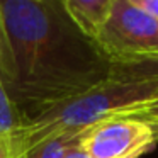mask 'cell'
Returning a JSON list of instances; mask_svg holds the SVG:
<instances>
[{"instance_id": "1", "label": "cell", "mask_w": 158, "mask_h": 158, "mask_svg": "<svg viewBox=\"0 0 158 158\" xmlns=\"http://www.w3.org/2000/svg\"><path fill=\"white\" fill-rule=\"evenodd\" d=\"M0 7L12 56L4 85L26 121L112 77V61L61 0H0Z\"/></svg>"}, {"instance_id": "8", "label": "cell", "mask_w": 158, "mask_h": 158, "mask_svg": "<svg viewBox=\"0 0 158 158\" xmlns=\"http://www.w3.org/2000/svg\"><path fill=\"white\" fill-rule=\"evenodd\" d=\"M112 77L119 78H158V58L138 63L117 65L112 63Z\"/></svg>"}, {"instance_id": "11", "label": "cell", "mask_w": 158, "mask_h": 158, "mask_svg": "<svg viewBox=\"0 0 158 158\" xmlns=\"http://www.w3.org/2000/svg\"><path fill=\"white\" fill-rule=\"evenodd\" d=\"M133 4H136L139 9L151 15L153 19L158 21V0H131Z\"/></svg>"}, {"instance_id": "7", "label": "cell", "mask_w": 158, "mask_h": 158, "mask_svg": "<svg viewBox=\"0 0 158 158\" xmlns=\"http://www.w3.org/2000/svg\"><path fill=\"white\" fill-rule=\"evenodd\" d=\"M24 123L26 119L10 100L4 82H2V77H0V136L7 139L10 144L12 136L24 126Z\"/></svg>"}, {"instance_id": "4", "label": "cell", "mask_w": 158, "mask_h": 158, "mask_svg": "<svg viewBox=\"0 0 158 158\" xmlns=\"http://www.w3.org/2000/svg\"><path fill=\"white\" fill-rule=\"evenodd\" d=\"M82 148L92 158H141L158 144V134L134 116H116L83 131Z\"/></svg>"}, {"instance_id": "5", "label": "cell", "mask_w": 158, "mask_h": 158, "mask_svg": "<svg viewBox=\"0 0 158 158\" xmlns=\"http://www.w3.org/2000/svg\"><path fill=\"white\" fill-rule=\"evenodd\" d=\"M61 2L72 21L94 39L109 19L116 4V0H61Z\"/></svg>"}, {"instance_id": "2", "label": "cell", "mask_w": 158, "mask_h": 158, "mask_svg": "<svg viewBox=\"0 0 158 158\" xmlns=\"http://www.w3.org/2000/svg\"><path fill=\"white\" fill-rule=\"evenodd\" d=\"M158 95V78H119L110 77L85 94L66 99L27 119L12 136L14 158L46 138L65 133H83L89 127L116 116H126Z\"/></svg>"}, {"instance_id": "3", "label": "cell", "mask_w": 158, "mask_h": 158, "mask_svg": "<svg viewBox=\"0 0 158 158\" xmlns=\"http://www.w3.org/2000/svg\"><path fill=\"white\" fill-rule=\"evenodd\" d=\"M95 41L117 65L158 58V21L131 0H116Z\"/></svg>"}, {"instance_id": "13", "label": "cell", "mask_w": 158, "mask_h": 158, "mask_svg": "<svg viewBox=\"0 0 158 158\" xmlns=\"http://www.w3.org/2000/svg\"><path fill=\"white\" fill-rule=\"evenodd\" d=\"M0 158H14L10 151V144H9L7 139L0 136Z\"/></svg>"}, {"instance_id": "10", "label": "cell", "mask_w": 158, "mask_h": 158, "mask_svg": "<svg viewBox=\"0 0 158 158\" xmlns=\"http://www.w3.org/2000/svg\"><path fill=\"white\" fill-rule=\"evenodd\" d=\"M126 116H134V117H138V119L148 123L155 129V133L158 134V95L155 97L153 100H150L148 104L138 107L134 112L126 114Z\"/></svg>"}, {"instance_id": "6", "label": "cell", "mask_w": 158, "mask_h": 158, "mask_svg": "<svg viewBox=\"0 0 158 158\" xmlns=\"http://www.w3.org/2000/svg\"><path fill=\"white\" fill-rule=\"evenodd\" d=\"M83 133H65L46 138L24 153L22 158H65L70 148L82 141Z\"/></svg>"}, {"instance_id": "9", "label": "cell", "mask_w": 158, "mask_h": 158, "mask_svg": "<svg viewBox=\"0 0 158 158\" xmlns=\"http://www.w3.org/2000/svg\"><path fill=\"white\" fill-rule=\"evenodd\" d=\"M0 77H2L4 83L9 82L12 77V56H10V48H9L2 7H0Z\"/></svg>"}, {"instance_id": "12", "label": "cell", "mask_w": 158, "mask_h": 158, "mask_svg": "<svg viewBox=\"0 0 158 158\" xmlns=\"http://www.w3.org/2000/svg\"><path fill=\"white\" fill-rule=\"evenodd\" d=\"M80 143H82V141H80ZM80 143L75 144L73 148H70L65 158H92V156H90V155L82 148V144H80Z\"/></svg>"}]
</instances>
